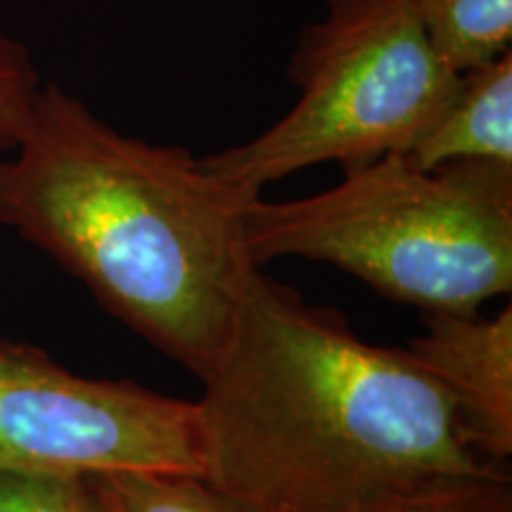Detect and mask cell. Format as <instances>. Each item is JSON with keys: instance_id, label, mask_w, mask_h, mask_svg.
<instances>
[{"instance_id": "obj_1", "label": "cell", "mask_w": 512, "mask_h": 512, "mask_svg": "<svg viewBox=\"0 0 512 512\" xmlns=\"http://www.w3.org/2000/svg\"><path fill=\"white\" fill-rule=\"evenodd\" d=\"M202 382V477L256 512H375L510 477L406 347L366 342L259 268Z\"/></svg>"}, {"instance_id": "obj_2", "label": "cell", "mask_w": 512, "mask_h": 512, "mask_svg": "<svg viewBox=\"0 0 512 512\" xmlns=\"http://www.w3.org/2000/svg\"><path fill=\"white\" fill-rule=\"evenodd\" d=\"M0 150V223L76 275L112 316L197 377L256 268L240 195L183 147L124 136L57 83L34 88Z\"/></svg>"}, {"instance_id": "obj_3", "label": "cell", "mask_w": 512, "mask_h": 512, "mask_svg": "<svg viewBox=\"0 0 512 512\" xmlns=\"http://www.w3.org/2000/svg\"><path fill=\"white\" fill-rule=\"evenodd\" d=\"M256 266L323 261L425 313H472L512 290V166L406 155L344 169L342 183L290 202L245 207Z\"/></svg>"}, {"instance_id": "obj_4", "label": "cell", "mask_w": 512, "mask_h": 512, "mask_svg": "<svg viewBox=\"0 0 512 512\" xmlns=\"http://www.w3.org/2000/svg\"><path fill=\"white\" fill-rule=\"evenodd\" d=\"M323 3L287 64L297 105L247 143L200 157L249 200L306 166L406 155L456 88L460 72L432 43L415 0Z\"/></svg>"}, {"instance_id": "obj_5", "label": "cell", "mask_w": 512, "mask_h": 512, "mask_svg": "<svg viewBox=\"0 0 512 512\" xmlns=\"http://www.w3.org/2000/svg\"><path fill=\"white\" fill-rule=\"evenodd\" d=\"M0 470L202 475L197 403L74 375L43 351L0 344Z\"/></svg>"}, {"instance_id": "obj_6", "label": "cell", "mask_w": 512, "mask_h": 512, "mask_svg": "<svg viewBox=\"0 0 512 512\" xmlns=\"http://www.w3.org/2000/svg\"><path fill=\"white\" fill-rule=\"evenodd\" d=\"M425 323V335L406 351L456 403L472 446L505 465L512 456V306L491 318L427 313Z\"/></svg>"}, {"instance_id": "obj_7", "label": "cell", "mask_w": 512, "mask_h": 512, "mask_svg": "<svg viewBox=\"0 0 512 512\" xmlns=\"http://www.w3.org/2000/svg\"><path fill=\"white\" fill-rule=\"evenodd\" d=\"M406 157L425 171L451 162L512 166V50L458 74L456 88Z\"/></svg>"}, {"instance_id": "obj_8", "label": "cell", "mask_w": 512, "mask_h": 512, "mask_svg": "<svg viewBox=\"0 0 512 512\" xmlns=\"http://www.w3.org/2000/svg\"><path fill=\"white\" fill-rule=\"evenodd\" d=\"M86 477L102 512H256L188 472L114 470Z\"/></svg>"}, {"instance_id": "obj_9", "label": "cell", "mask_w": 512, "mask_h": 512, "mask_svg": "<svg viewBox=\"0 0 512 512\" xmlns=\"http://www.w3.org/2000/svg\"><path fill=\"white\" fill-rule=\"evenodd\" d=\"M427 34L456 72L512 50V0H415Z\"/></svg>"}, {"instance_id": "obj_10", "label": "cell", "mask_w": 512, "mask_h": 512, "mask_svg": "<svg viewBox=\"0 0 512 512\" xmlns=\"http://www.w3.org/2000/svg\"><path fill=\"white\" fill-rule=\"evenodd\" d=\"M0 512H102L86 475L0 470Z\"/></svg>"}, {"instance_id": "obj_11", "label": "cell", "mask_w": 512, "mask_h": 512, "mask_svg": "<svg viewBox=\"0 0 512 512\" xmlns=\"http://www.w3.org/2000/svg\"><path fill=\"white\" fill-rule=\"evenodd\" d=\"M375 512H512L510 477L446 484Z\"/></svg>"}, {"instance_id": "obj_12", "label": "cell", "mask_w": 512, "mask_h": 512, "mask_svg": "<svg viewBox=\"0 0 512 512\" xmlns=\"http://www.w3.org/2000/svg\"><path fill=\"white\" fill-rule=\"evenodd\" d=\"M38 83L27 46L0 31V133Z\"/></svg>"}]
</instances>
